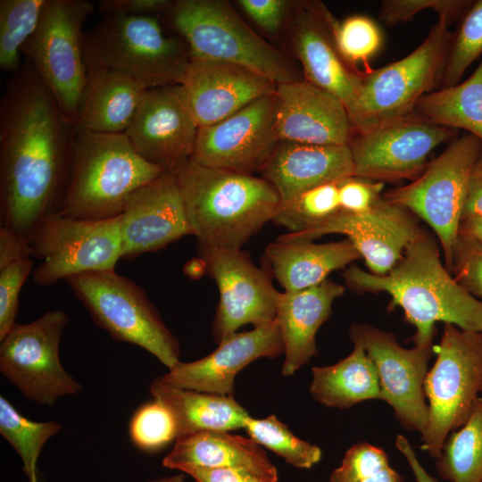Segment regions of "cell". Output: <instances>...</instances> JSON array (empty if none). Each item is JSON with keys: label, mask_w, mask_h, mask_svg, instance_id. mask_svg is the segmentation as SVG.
I'll return each instance as SVG.
<instances>
[{"label": "cell", "mask_w": 482, "mask_h": 482, "mask_svg": "<svg viewBox=\"0 0 482 482\" xmlns=\"http://www.w3.org/2000/svg\"><path fill=\"white\" fill-rule=\"evenodd\" d=\"M452 273L457 283L482 302V243L458 236L453 252Z\"/></svg>", "instance_id": "44"}, {"label": "cell", "mask_w": 482, "mask_h": 482, "mask_svg": "<svg viewBox=\"0 0 482 482\" xmlns=\"http://www.w3.org/2000/svg\"><path fill=\"white\" fill-rule=\"evenodd\" d=\"M265 257L284 291H296L322 283L362 256L348 238L317 244L284 234L267 245Z\"/></svg>", "instance_id": "27"}, {"label": "cell", "mask_w": 482, "mask_h": 482, "mask_svg": "<svg viewBox=\"0 0 482 482\" xmlns=\"http://www.w3.org/2000/svg\"><path fill=\"white\" fill-rule=\"evenodd\" d=\"M458 129L412 113L365 132H354L349 146L354 176L378 182L414 180L428 165L429 154L457 137Z\"/></svg>", "instance_id": "14"}, {"label": "cell", "mask_w": 482, "mask_h": 482, "mask_svg": "<svg viewBox=\"0 0 482 482\" xmlns=\"http://www.w3.org/2000/svg\"><path fill=\"white\" fill-rule=\"evenodd\" d=\"M395 445L397 449L406 459L415 477L416 482H438L436 478L432 477L425 470V469L418 460L417 455L412 449L410 442L405 436L398 435L396 436Z\"/></svg>", "instance_id": "51"}, {"label": "cell", "mask_w": 482, "mask_h": 482, "mask_svg": "<svg viewBox=\"0 0 482 482\" xmlns=\"http://www.w3.org/2000/svg\"><path fill=\"white\" fill-rule=\"evenodd\" d=\"M330 482L403 481L381 448L359 442L346 451L340 466L331 472Z\"/></svg>", "instance_id": "41"}, {"label": "cell", "mask_w": 482, "mask_h": 482, "mask_svg": "<svg viewBox=\"0 0 482 482\" xmlns=\"http://www.w3.org/2000/svg\"><path fill=\"white\" fill-rule=\"evenodd\" d=\"M188 47L190 59L237 64L276 84L301 80L277 48L220 0L172 1L164 13Z\"/></svg>", "instance_id": "6"}, {"label": "cell", "mask_w": 482, "mask_h": 482, "mask_svg": "<svg viewBox=\"0 0 482 482\" xmlns=\"http://www.w3.org/2000/svg\"><path fill=\"white\" fill-rule=\"evenodd\" d=\"M481 150L482 141L474 135L467 133L456 137L412 182L383 195L433 229L442 246L445 267L450 273L470 171Z\"/></svg>", "instance_id": "10"}, {"label": "cell", "mask_w": 482, "mask_h": 482, "mask_svg": "<svg viewBox=\"0 0 482 482\" xmlns=\"http://www.w3.org/2000/svg\"><path fill=\"white\" fill-rule=\"evenodd\" d=\"M197 250L220 293L212 324L217 343L246 324L256 328L275 321L280 292L273 287L270 276L252 262L247 252L199 243Z\"/></svg>", "instance_id": "15"}, {"label": "cell", "mask_w": 482, "mask_h": 482, "mask_svg": "<svg viewBox=\"0 0 482 482\" xmlns=\"http://www.w3.org/2000/svg\"><path fill=\"white\" fill-rule=\"evenodd\" d=\"M172 1L169 0H102L99 11L104 13H124L134 16H156L165 13Z\"/></svg>", "instance_id": "48"}, {"label": "cell", "mask_w": 482, "mask_h": 482, "mask_svg": "<svg viewBox=\"0 0 482 482\" xmlns=\"http://www.w3.org/2000/svg\"><path fill=\"white\" fill-rule=\"evenodd\" d=\"M383 187V182L355 176L341 180L338 185L340 210L353 213L370 211L381 197Z\"/></svg>", "instance_id": "45"}, {"label": "cell", "mask_w": 482, "mask_h": 482, "mask_svg": "<svg viewBox=\"0 0 482 482\" xmlns=\"http://www.w3.org/2000/svg\"><path fill=\"white\" fill-rule=\"evenodd\" d=\"M195 482H277L278 471L261 472L246 469H193L187 472Z\"/></svg>", "instance_id": "47"}, {"label": "cell", "mask_w": 482, "mask_h": 482, "mask_svg": "<svg viewBox=\"0 0 482 482\" xmlns=\"http://www.w3.org/2000/svg\"><path fill=\"white\" fill-rule=\"evenodd\" d=\"M334 37L339 54L355 71H360L358 64L368 67V62L378 53L383 43L378 24L371 18L359 14L337 21Z\"/></svg>", "instance_id": "40"}, {"label": "cell", "mask_w": 482, "mask_h": 482, "mask_svg": "<svg viewBox=\"0 0 482 482\" xmlns=\"http://www.w3.org/2000/svg\"><path fill=\"white\" fill-rule=\"evenodd\" d=\"M424 393L428 415L421 449L436 459L447 436L470 417L482 392V331L445 324Z\"/></svg>", "instance_id": "8"}, {"label": "cell", "mask_w": 482, "mask_h": 482, "mask_svg": "<svg viewBox=\"0 0 482 482\" xmlns=\"http://www.w3.org/2000/svg\"><path fill=\"white\" fill-rule=\"evenodd\" d=\"M482 55V0L473 1L453 37L438 88L460 83L463 74Z\"/></svg>", "instance_id": "38"}, {"label": "cell", "mask_w": 482, "mask_h": 482, "mask_svg": "<svg viewBox=\"0 0 482 482\" xmlns=\"http://www.w3.org/2000/svg\"><path fill=\"white\" fill-rule=\"evenodd\" d=\"M129 432L132 444L145 453L159 452L179 437L173 414L154 398L135 411Z\"/></svg>", "instance_id": "39"}, {"label": "cell", "mask_w": 482, "mask_h": 482, "mask_svg": "<svg viewBox=\"0 0 482 482\" xmlns=\"http://www.w3.org/2000/svg\"><path fill=\"white\" fill-rule=\"evenodd\" d=\"M414 113L440 126L465 129L482 141V61L465 81L423 96Z\"/></svg>", "instance_id": "32"}, {"label": "cell", "mask_w": 482, "mask_h": 482, "mask_svg": "<svg viewBox=\"0 0 482 482\" xmlns=\"http://www.w3.org/2000/svg\"><path fill=\"white\" fill-rule=\"evenodd\" d=\"M238 4L253 22L272 35L280 30L289 6L285 0H240Z\"/></svg>", "instance_id": "46"}, {"label": "cell", "mask_w": 482, "mask_h": 482, "mask_svg": "<svg viewBox=\"0 0 482 482\" xmlns=\"http://www.w3.org/2000/svg\"><path fill=\"white\" fill-rule=\"evenodd\" d=\"M32 257L40 261L32 271L35 284L48 287L72 276L114 270L121 259L120 216L106 220L78 219L53 213L28 237Z\"/></svg>", "instance_id": "12"}, {"label": "cell", "mask_w": 482, "mask_h": 482, "mask_svg": "<svg viewBox=\"0 0 482 482\" xmlns=\"http://www.w3.org/2000/svg\"><path fill=\"white\" fill-rule=\"evenodd\" d=\"M244 428L251 440L279 455L294 467L311 469L321 459L320 447L295 436L273 414L265 419L250 416Z\"/></svg>", "instance_id": "37"}, {"label": "cell", "mask_w": 482, "mask_h": 482, "mask_svg": "<svg viewBox=\"0 0 482 482\" xmlns=\"http://www.w3.org/2000/svg\"><path fill=\"white\" fill-rule=\"evenodd\" d=\"M293 18L291 44L304 79L337 97L354 127L362 71L352 69L337 51L334 37L337 21L318 2L300 4Z\"/></svg>", "instance_id": "20"}, {"label": "cell", "mask_w": 482, "mask_h": 482, "mask_svg": "<svg viewBox=\"0 0 482 482\" xmlns=\"http://www.w3.org/2000/svg\"><path fill=\"white\" fill-rule=\"evenodd\" d=\"M345 287L331 280L302 290L279 294L275 321L283 345L282 375L290 376L317 354L315 336L332 312L333 302Z\"/></svg>", "instance_id": "26"}, {"label": "cell", "mask_w": 482, "mask_h": 482, "mask_svg": "<svg viewBox=\"0 0 482 482\" xmlns=\"http://www.w3.org/2000/svg\"><path fill=\"white\" fill-rule=\"evenodd\" d=\"M147 88L131 77L111 70L87 71L75 129L124 133Z\"/></svg>", "instance_id": "28"}, {"label": "cell", "mask_w": 482, "mask_h": 482, "mask_svg": "<svg viewBox=\"0 0 482 482\" xmlns=\"http://www.w3.org/2000/svg\"><path fill=\"white\" fill-rule=\"evenodd\" d=\"M75 127L26 62L0 102V227L28 239L58 212Z\"/></svg>", "instance_id": "1"}, {"label": "cell", "mask_w": 482, "mask_h": 482, "mask_svg": "<svg viewBox=\"0 0 482 482\" xmlns=\"http://www.w3.org/2000/svg\"><path fill=\"white\" fill-rule=\"evenodd\" d=\"M46 0L0 1V68L16 73L21 48L34 34Z\"/></svg>", "instance_id": "35"}, {"label": "cell", "mask_w": 482, "mask_h": 482, "mask_svg": "<svg viewBox=\"0 0 482 482\" xmlns=\"http://www.w3.org/2000/svg\"><path fill=\"white\" fill-rule=\"evenodd\" d=\"M261 172L283 203L317 186L353 177L354 165L349 145L279 141Z\"/></svg>", "instance_id": "25"}, {"label": "cell", "mask_w": 482, "mask_h": 482, "mask_svg": "<svg viewBox=\"0 0 482 482\" xmlns=\"http://www.w3.org/2000/svg\"><path fill=\"white\" fill-rule=\"evenodd\" d=\"M25 256L32 257L29 240L0 227V265Z\"/></svg>", "instance_id": "50"}, {"label": "cell", "mask_w": 482, "mask_h": 482, "mask_svg": "<svg viewBox=\"0 0 482 482\" xmlns=\"http://www.w3.org/2000/svg\"><path fill=\"white\" fill-rule=\"evenodd\" d=\"M33 263L31 256H25L0 265V340L16 324L20 292Z\"/></svg>", "instance_id": "43"}, {"label": "cell", "mask_w": 482, "mask_h": 482, "mask_svg": "<svg viewBox=\"0 0 482 482\" xmlns=\"http://www.w3.org/2000/svg\"><path fill=\"white\" fill-rule=\"evenodd\" d=\"M65 282L94 323L116 341L137 345L168 370L179 362V345L144 289L115 270L72 276Z\"/></svg>", "instance_id": "7"}, {"label": "cell", "mask_w": 482, "mask_h": 482, "mask_svg": "<svg viewBox=\"0 0 482 482\" xmlns=\"http://www.w3.org/2000/svg\"><path fill=\"white\" fill-rule=\"evenodd\" d=\"M62 428V425L54 420H29L0 396V434L20 455L29 482H40L37 465L41 450Z\"/></svg>", "instance_id": "34"}, {"label": "cell", "mask_w": 482, "mask_h": 482, "mask_svg": "<svg viewBox=\"0 0 482 482\" xmlns=\"http://www.w3.org/2000/svg\"><path fill=\"white\" fill-rule=\"evenodd\" d=\"M340 181L317 186L281 203L272 221L287 229L289 233L312 229L340 210Z\"/></svg>", "instance_id": "36"}, {"label": "cell", "mask_w": 482, "mask_h": 482, "mask_svg": "<svg viewBox=\"0 0 482 482\" xmlns=\"http://www.w3.org/2000/svg\"><path fill=\"white\" fill-rule=\"evenodd\" d=\"M68 321L64 311H49L32 322L16 323L0 340L2 375L37 404L52 406L82 389L60 360L61 337Z\"/></svg>", "instance_id": "13"}, {"label": "cell", "mask_w": 482, "mask_h": 482, "mask_svg": "<svg viewBox=\"0 0 482 482\" xmlns=\"http://www.w3.org/2000/svg\"><path fill=\"white\" fill-rule=\"evenodd\" d=\"M121 259L133 260L192 235L173 171L137 190L120 215Z\"/></svg>", "instance_id": "21"}, {"label": "cell", "mask_w": 482, "mask_h": 482, "mask_svg": "<svg viewBox=\"0 0 482 482\" xmlns=\"http://www.w3.org/2000/svg\"><path fill=\"white\" fill-rule=\"evenodd\" d=\"M276 116L277 98L273 94L220 122L199 128L192 159L209 168L261 172L280 141Z\"/></svg>", "instance_id": "16"}, {"label": "cell", "mask_w": 482, "mask_h": 482, "mask_svg": "<svg viewBox=\"0 0 482 482\" xmlns=\"http://www.w3.org/2000/svg\"><path fill=\"white\" fill-rule=\"evenodd\" d=\"M436 468L450 482H482V397L465 423L447 436Z\"/></svg>", "instance_id": "33"}, {"label": "cell", "mask_w": 482, "mask_h": 482, "mask_svg": "<svg viewBox=\"0 0 482 482\" xmlns=\"http://www.w3.org/2000/svg\"><path fill=\"white\" fill-rule=\"evenodd\" d=\"M94 9L88 0H46L36 31L21 48L73 125L87 78L83 26Z\"/></svg>", "instance_id": "11"}, {"label": "cell", "mask_w": 482, "mask_h": 482, "mask_svg": "<svg viewBox=\"0 0 482 482\" xmlns=\"http://www.w3.org/2000/svg\"><path fill=\"white\" fill-rule=\"evenodd\" d=\"M453 33L438 21L407 56L360 74L355 132H365L414 113L419 100L437 89Z\"/></svg>", "instance_id": "9"}, {"label": "cell", "mask_w": 482, "mask_h": 482, "mask_svg": "<svg viewBox=\"0 0 482 482\" xmlns=\"http://www.w3.org/2000/svg\"><path fill=\"white\" fill-rule=\"evenodd\" d=\"M458 236L482 243V216L462 220Z\"/></svg>", "instance_id": "52"}, {"label": "cell", "mask_w": 482, "mask_h": 482, "mask_svg": "<svg viewBox=\"0 0 482 482\" xmlns=\"http://www.w3.org/2000/svg\"><path fill=\"white\" fill-rule=\"evenodd\" d=\"M149 391L173 414L179 437L204 430L228 432L244 428L250 417L233 396L179 388L160 378L153 380Z\"/></svg>", "instance_id": "30"}, {"label": "cell", "mask_w": 482, "mask_h": 482, "mask_svg": "<svg viewBox=\"0 0 482 482\" xmlns=\"http://www.w3.org/2000/svg\"><path fill=\"white\" fill-rule=\"evenodd\" d=\"M350 338L360 343L373 362L382 400L392 407L398 421L408 430L422 433L428 415L424 381L433 345L407 349L394 334L366 324L353 325Z\"/></svg>", "instance_id": "17"}, {"label": "cell", "mask_w": 482, "mask_h": 482, "mask_svg": "<svg viewBox=\"0 0 482 482\" xmlns=\"http://www.w3.org/2000/svg\"><path fill=\"white\" fill-rule=\"evenodd\" d=\"M473 1L470 0H385L379 7L380 20L389 27L411 20L423 10L437 13L438 21L449 27L463 16Z\"/></svg>", "instance_id": "42"}, {"label": "cell", "mask_w": 482, "mask_h": 482, "mask_svg": "<svg viewBox=\"0 0 482 482\" xmlns=\"http://www.w3.org/2000/svg\"><path fill=\"white\" fill-rule=\"evenodd\" d=\"M197 126L179 84L147 88L124 132L148 162L173 171L192 158Z\"/></svg>", "instance_id": "18"}, {"label": "cell", "mask_w": 482, "mask_h": 482, "mask_svg": "<svg viewBox=\"0 0 482 482\" xmlns=\"http://www.w3.org/2000/svg\"><path fill=\"white\" fill-rule=\"evenodd\" d=\"M162 465L187 473L193 469L237 468L276 472L266 453L253 440L227 431L204 430L179 437Z\"/></svg>", "instance_id": "29"}, {"label": "cell", "mask_w": 482, "mask_h": 482, "mask_svg": "<svg viewBox=\"0 0 482 482\" xmlns=\"http://www.w3.org/2000/svg\"><path fill=\"white\" fill-rule=\"evenodd\" d=\"M479 216H482V150L470 171L461 220Z\"/></svg>", "instance_id": "49"}, {"label": "cell", "mask_w": 482, "mask_h": 482, "mask_svg": "<svg viewBox=\"0 0 482 482\" xmlns=\"http://www.w3.org/2000/svg\"><path fill=\"white\" fill-rule=\"evenodd\" d=\"M166 171L142 158L125 133L75 129L58 212L87 220L118 217L137 190Z\"/></svg>", "instance_id": "4"}, {"label": "cell", "mask_w": 482, "mask_h": 482, "mask_svg": "<svg viewBox=\"0 0 482 482\" xmlns=\"http://www.w3.org/2000/svg\"><path fill=\"white\" fill-rule=\"evenodd\" d=\"M343 278L353 290L387 293L389 308H402L405 320L416 328L415 345H432L440 321L482 331V302L457 283L441 262L436 241L423 229L386 274L351 265Z\"/></svg>", "instance_id": "2"}, {"label": "cell", "mask_w": 482, "mask_h": 482, "mask_svg": "<svg viewBox=\"0 0 482 482\" xmlns=\"http://www.w3.org/2000/svg\"><path fill=\"white\" fill-rule=\"evenodd\" d=\"M148 482H185V476L182 473H179L170 477L152 479Z\"/></svg>", "instance_id": "53"}, {"label": "cell", "mask_w": 482, "mask_h": 482, "mask_svg": "<svg viewBox=\"0 0 482 482\" xmlns=\"http://www.w3.org/2000/svg\"><path fill=\"white\" fill-rule=\"evenodd\" d=\"M353 343V352L343 360L312 368L310 392L324 406L343 409L367 400H382L373 362L360 343Z\"/></svg>", "instance_id": "31"}, {"label": "cell", "mask_w": 482, "mask_h": 482, "mask_svg": "<svg viewBox=\"0 0 482 482\" xmlns=\"http://www.w3.org/2000/svg\"><path fill=\"white\" fill-rule=\"evenodd\" d=\"M282 353L280 330L273 321L233 333L210 354L195 362H179L160 378L183 389L233 396L235 378L242 369L256 359L275 358Z\"/></svg>", "instance_id": "23"}, {"label": "cell", "mask_w": 482, "mask_h": 482, "mask_svg": "<svg viewBox=\"0 0 482 482\" xmlns=\"http://www.w3.org/2000/svg\"><path fill=\"white\" fill-rule=\"evenodd\" d=\"M83 51L87 71H119L146 88L179 84L190 62L186 43L166 36L156 16L104 13L84 32Z\"/></svg>", "instance_id": "5"}, {"label": "cell", "mask_w": 482, "mask_h": 482, "mask_svg": "<svg viewBox=\"0 0 482 482\" xmlns=\"http://www.w3.org/2000/svg\"><path fill=\"white\" fill-rule=\"evenodd\" d=\"M420 230L413 213L381 195L366 212L339 210L309 231L285 235L313 241L327 234H343L353 243L372 274L385 275Z\"/></svg>", "instance_id": "19"}, {"label": "cell", "mask_w": 482, "mask_h": 482, "mask_svg": "<svg viewBox=\"0 0 482 482\" xmlns=\"http://www.w3.org/2000/svg\"><path fill=\"white\" fill-rule=\"evenodd\" d=\"M199 128L213 125L253 101L276 93L270 79L245 67L190 59L179 82Z\"/></svg>", "instance_id": "22"}, {"label": "cell", "mask_w": 482, "mask_h": 482, "mask_svg": "<svg viewBox=\"0 0 482 482\" xmlns=\"http://www.w3.org/2000/svg\"><path fill=\"white\" fill-rule=\"evenodd\" d=\"M275 95L280 141L349 145L355 129L337 97L305 79L278 84Z\"/></svg>", "instance_id": "24"}, {"label": "cell", "mask_w": 482, "mask_h": 482, "mask_svg": "<svg viewBox=\"0 0 482 482\" xmlns=\"http://www.w3.org/2000/svg\"><path fill=\"white\" fill-rule=\"evenodd\" d=\"M173 172L199 244L241 249L273 220L281 204L272 185L253 174L205 167L192 158Z\"/></svg>", "instance_id": "3"}]
</instances>
